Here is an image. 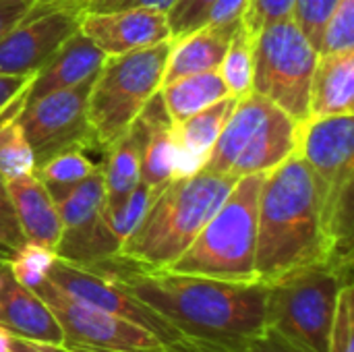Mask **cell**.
Returning a JSON list of instances; mask_svg holds the SVG:
<instances>
[{
  "label": "cell",
  "instance_id": "6da1fadb",
  "mask_svg": "<svg viewBox=\"0 0 354 352\" xmlns=\"http://www.w3.org/2000/svg\"><path fill=\"white\" fill-rule=\"evenodd\" d=\"M104 268L180 338L236 340L266 328V284L261 282H228L172 270H141L120 261Z\"/></svg>",
  "mask_w": 354,
  "mask_h": 352
},
{
  "label": "cell",
  "instance_id": "7a4b0ae2",
  "mask_svg": "<svg viewBox=\"0 0 354 352\" xmlns=\"http://www.w3.org/2000/svg\"><path fill=\"white\" fill-rule=\"evenodd\" d=\"M317 263L353 272L334 255L317 183L305 160L295 154L266 172L261 180L255 278L261 284H272Z\"/></svg>",
  "mask_w": 354,
  "mask_h": 352
},
{
  "label": "cell",
  "instance_id": "3957f363",
  "mask_svg": "<svg viewBox=\"0 0 354 352\" xmlns=\"http://www.w3.org/2000/svg\"><path fill=\"white\" fill-rule=\"evenodd\" d=\"M236 178L199 170L153 189L137 228L122 241L116 261L141 270L170 268L222 205Z\"/></svg>",
  "mask_w": 354,
  "mask_h": 352
},
{
  "label": "cell",
  "instance_id": "277c9868",
  "mask_svg": "<svg viewBox=\"0 0 354 352\" xmlns=\"http://www.w3.org/2000/svg\"><path fill=\"white\" fill-rule=\"evenodd\" d=\"M261 180L263 174L239 178L195 241L166 270L228 282H257L255 247Z\"/></svg>",
  "mask_w": 354,
  "mask_h": 352
},
{
  "label": "cell",
  "instance_id": "5b68a950",
  "mask_svg": "<svg viewBox=\"0 0 354 352\" xmlns=\"http://www.w3.org/2000/svg\"><path fill=\"white\" fill-rule=\"evenodd\" d=\"M297 154L317 183L334 255L353 270L354 114L309 116L299 122Z\"/></svg>",
  "mask_w": 354,
  "mask_h": 352
},
{
  "label": "cell",
  "instance_id": "8992f818",
  "mask_svg": "<svg viewBox=\"0 0 354 352\" xmlns=\"http://www.w3.org/2000/svg\"><path fill=\"white\" fill-rule=\"evenodd\" d=\"M299 122L268 98L251 91L236 100L203 170L243 178L266 174L297 154Z\"/></svg>",
  "mask_w": 354,
  "mask_h": 352
},
{
  "label": "cell",
  "instance_id": "52a82bcc",
  "mask_svg": "<svg viewBox=\"0 0 354 352\" xmlns=\"http://www.w3.org/2000/svg\"><path fill=\"white\" fill-rule=\"evenodd\" d=\"M168 54L170 39L143 50L106 56L87 98V120L97 149L106 151L116 143L160 91Z\"/></svg>",
  "mask_w": 354,
  "mask_h": 352
},
{
  "label": "cell",
  "instance_id": "ba28073f",
  "mask_svg": "<svg viewBox=\"0 0 354 352\" xmlns=\"http://www.w3.org/2000/svg\"><path fill=\"white\" fill-rule=\"evenodd\" d=\"M353 272L317 263L266 284V326L305 352H328L340 288Z\"/></svg>",
  "mask_w": 354,
  "mask_h": 352
},
{
  "label": "cell",
  "instance_id": "9c48e42d",
  "mask_svg": "<svg viewBox=\"0 0 354 352\" xmlns=\"http://www.w3.org/2000/svg\"><path fill=\"white\" fill-rule=\"evenodd\" d=\"M315 62L317 50L292 17L272 21L255 33L253 91L303 122L309 118Z\"/></svg>",
  "mask_w": 354,
  "mask_h": 352
},
{
  "label": "cell",
  "instance_id": "30bf717a",
  "mask_svg": "<svg viewBox=\"0 0 354 352\" xmlns=\"http://www.w3.org/2000/svg\"><path fill=\"white\" fill-rule=\"evenodd\" d=\"M46 187L56 203L62 222V234L56 247V255L64 261L89 268L116 261L120 241L112 234L104 216L102 168L75 185Z\"/></svg>",
  "mask_w": 354,
  "mask_h": 352
},
{
  "label": "cell",
  "instance_id": "8fae6325",
  "mask_svg": "<svg viewBox=\"0 0 354 352\" xmlns=\"http://www.w3.org/2000/svg\"><path fill=\"white\" fill-rule=\"evenodd\" d=\"M35 293L46 301L62 330V346L77 352H166L149 330L64 293L46 280Z\"/></svg>",
  "mask_w": 354,
  "mask_h": 352
},
{
  "label": "cell",
  "instance_id": "7c38bea8",
  "mask_svg": "<svg viewBox=\"0 0 354 352\" xmlns=\"http://www.w3.org/2000/svg\"><path fill=\"white\" fill-rule=\"evenodd\" d=\"M93 79L23 102L17 120L33 149L35 168L64 149H97L87 120V98Z\"/></svg>",
  "mask_w": 354,
  "mask_h": 352
},
{
  "label": "cell",
  "instance_id": "4fadbf2b",
  "mask_svg": "<svg viewBox=\"0 0 354 352\" xmlns=\"http://www.w3.org/2000/svg\"><path fill=\"white\" fill-rule=\"evenodd\" d=\"M48 280L85 303H91L104 311H110L122 319H129L153 332L166 346L180 340V334L176 330H172L149 307L137 301L131 293H127L104 266L89 268L58 257L48 274Z\"/></svg>",
  "mask_w": 354,
  "mask_h": 352
},
{
  "label": "cell",
  "instance_id": "5bb4252c",
  "mask_svg": "<svg viewBox=\"0 0 354 352\" xmlns=\"http://www.w3.org/2000/svg\"><path fill=\"white\" fill-rule=\"evenodd\" d=\"M75 6L25 15L0 35V75H35V71L79 29Z\"/></svg>",
  "mask_w": 354,
  "mask_h": 352
},
{
  "label": "cell",
  "instance_id": "9a60e30c",
  "mask_svg": "<svg viewBox=\"0 0 354 352\" xmlns=\"http://www.w3.org/2000/svg\"><path fill=\"white\" fill-rule=\"evenodd\" d=\"M79 31L89 37L104 56H118L172 39L168 17L158 8L83 12Z\"/></svg>",
  "mask_w": 354,
  "mask_h": 352
},
{
  "label": "cell",
  "instance_id": "2e32d148",
  "mask_svg": "<svg viewBox=\"0 0 354 352\" xmlns=\"http://www.w3.org/2000/svg\"><path fill=\"white\" fill-rule=\"evenodd\" d=\"M0 324L15 338L37 344H62V330L46 301L35 290L19 284L6 261L0 266Z\"/></svg>",
  "mask_w": 354,
  "mask_h": 352
},
{
  "label": "cell",
  "instance_id": "e0dca14e",
  "mask_svg": "<svg viewBox=\"0 0 354 352\" xmlns=\"http://www.w3.org/2000/svg\"><path fill=\"white\" fill-rule=\"evenodd\" d=\"M104 60H106L104 52L100 48H95V44L77 29L35 71V75L27 87L25 102L37 100L46 93L66 89V87H73L77 83H83V81L95 77L97 71L102 68Z\"/></svg>",
  "mask_w": 354,
  "mask_h": 352
},
{
  "label": "cell",
  "instance_id": "ac0fdd59",
  "mask_svg": "<svg viewBox=\"0 0 354 352\" xmlns=\"http://www.w3.org/2000/svg\"><path fill=\"white\" fill-rule=\"evenodd\" d=\"M234 106H236V98L228 95L180 122H172V133H174L176 147H178L174 178L191 176L203 170L212 154V147L218 141Z\"/></svg>",
  "mask_w": 354,
  "mask_h": 352
},
{
  "label": "cell",
  "instance_id": "d6986e66",
  "mask_svg": "<svg viewBox=\"0 0 354 352\" xmlns=\"http://www.w3.org/2000/svg\"><path fill=\"white\" fill-rule=\"evenodd\" d=\"M6 189L25 241L39 243L56 251L62 234V222L48 187L33 172L23 178L6 180Z\"/></svg>",
  "mask_w": 354,
  "mask_h": 352
},
{
  "label": "cell",
  "instance_id": "ffe728a7",
  "mask_svg": "<svg viewBox=\"0 0 354 352\" xmlns=\"http://www.w3.org/2000/svg\"><path fill=\"white\" fill-rule=\"evenodd\" d=\"M145 127L143 147H141V183L158 189L172 180L176 174L178 147L172 133V118L168 116L160 91L147 102L139 114Z\"/></svg>",
  "mask_w": 354,
  "mask_h": 352
},
{
  "label": "cell",
  "instance_id": "44dd1931",
  "mask_svg": "<svg viewBox=\"0 0 354 352\" xmlns=\"http://www.w3.org/2000/svg\"><path fill=\"white\" fill-rule=\"evenodd\" d=\"M354 114V50L317 54L309 116Z\"/></svg>",
  "mask_w": 354,
  "mask_h": 352
},
{
  "label": "cell",
  "instance_id": "7402d4cb",
  "mask_svg": "<svg viewBox=\"0 0 354 352\" xmlns=\"http://www.w3.org/2000/svg\"><path fill=\"white\" fill-rule=\"evenodd\" d=\"M145 127L143 120L131 124V129L104 151L102 174H104V216L116 212L131 191L141 183V147Z\"/></svg>",
  "mask_w": 354,
  "mask_h": 352
},
{
  "label": "cell",
  "instance_id": "603a6c76",
  "mask_svg": "<svg viewBox=\"0 0 354 352\" xmlns=\"http://www.w3.org/2000/svg\"><path fill=\"white\" fill-rule=\"evenodd\" d=\"M232 31L201 25L180 37L170 39V54L166 60L164 83H170L180 77L218 71L226 54Z\"/></svg>",
  "mask_w": 354,
  "mask_h": 352
},
{
  "label": "cell",
  "instance_id": "cb8c5ba5",
  "mask_svg": "<svg viewBox=\"0 0 354 352\" xmlns=\"http://www.w3.org/2000/svg\"><path fill=\"white\" fill-rule=\"evenodd\" d=\"M228 95L230 91L218 71L180 77L160 87L162 104L172 122H180Z\"/></svg>",
  "mask_w": 354,
  "mask_h": 352
},
{
  "label": "cell",
  "instance_id": "d4e9b609",
  "mask_svg": "<svg viewBox=\"0 0 354 352\" xmlns=\"http://www.w3.org/2000/svg\"><path fill=\"white\" fill-rule=\"evenodd\" d=\"M253 66H255V33L241 23L228 41L222 64L218 66L230 95L245 98L253 91Z\"/></svg>",
  "mask_w": 354,
  "mask_h": 352
},
{
  "label": "cell",
  "instance_id": "484cf974",
  "mask_svg": "<svg viewBox=\"0 0 354 352\" xmlns=\"http://www.w3.org/2000/svg\"><path fill=\"white\" fill-rule=\"evenodd\" d=\"M19 108L8 110L0 118V176L4 180L23 178L35 172L33 149L17 120Z\"/></svg>",
  "mask_w": 354,
  "mask_h": 352
},
{
  "label": "cell",
  "instance_id": "4316f807",
  "mask_svg": "<svg viewBox=\"0 0 354 352\" xmlns=\"http://www.w3.org/2000/svg\"><path fill=\"white\" fill-rule=\"evenodd\" d=\"M166 352H305L272 328L236 340H195L180 338L166 346Z\"/></svg>",
  "mask_w": 354,
  "mask_h": 352
},
{
  "label": "cell",
  "instance_id": "83f0119b",
  "mask_svg": "<svg viewBox=\"0 0 354 352\" xmlns=\"http://www.w3.org/2000/svg\"><path fill=\"white\" fill-rule=\"evenodd\" d=\"M56 259H58V255L54 249L44 247L39 243L23 241L6 257V266L19 284L35 290L37 286H41L48 280V274H50Z\"/></svg>",
  "mask_w": 354,
  "mask_h": 352
},
{
  "label": "cell",
  "instance_id": "f1b7e54d",
  "mask_svg": "<svg viewBox=\"0 0 354 352\" xmlns=\"http://www.w3.org/2000/svg\"><path fill=\"white\" fill-rule=\"evenodd\" d=\"M85 151V147L64 149L39 164L35 168V174L46 185H75L102 168V164H95Z\"/></svg>",
  "mask_w": 354,
  "mask_h": 352
},
{
  "label": "cell",
  "instance_id": "f546056e",
  "mask_svg": "<svg viewBox=\"0 0 354 352\" xmlns=\"http://www.w3.org/2000/svg\"><path fill=\"white\" fill-rule=\"evenodd\" d=\"M351 50H354V0H338L324 23L317 54Z\"/></svg>",
  "mask_w": 354,
  "mask_h": 352
},
{
  "label": "cell",
  "instance_id": "4dcf8cb0",
  "mask_svg": "<svg viewBox=\"0 0 354 352\" xmlns=\"http://www.w3.org/2000/svg\"><path fill=\"white\" fill-rule=\"evenodd\" d=\"M328 352H354V286L346 282L340 288L334 319L328 334Z\"/></svg>",
  "mask_w": 354,
  "mask_h": 352
},
{
  "label": "cell",
  "instance_id": "1f68e13d",
  "mask_svg": "<svg viewBox=\"0 0 354 352\" xmlns=\"http://www.w3.org/2000/svg\"><path fill=\"white\" fill-rule=\"evenodd\" d=\"M151 195H153V189L139 183L131 191V195L122 201V205L116 212H112L110 216H106V222H108L112 234L120 241V245L137 228L139 220L143 218V214H145V210H147V205L151 201Z\"/></svg>",
  "mask_w": 354,
  "mask_h": 352
},
{
  "label": "cell",
  "instance_id": "d6a6232c",
  "mask_svg": "<svg viewBox=\"0 0 354 352\" xmlns=\"http://www.w3.org/2000/svg\"><path fill=\"white\" fill-rule=\"evenodd\" d=\"M214 4H216V0H176L166 10L170 31H172V39L201 27Z\"/></svg>",
  "mask_w": 354,
  "mask_h": 352
},
{
  "label": "cell",
  "instance_id": "836d02e7",
  "mask_svg": "<svg viewBox=\"0 0 354 352\" xmlns=\"http://www.w3.org/2000/svg\"><path fill=\"white\" fill-rule=\"evenodd\" d=\"M336 2L338 0H295V8L290 17L297 21V25L301 27V31L307 35V39L313 44L315 50L319 48L324 23Z\"/></svg>",
  "mask_w": 354,
  "mask_h": 352
},
{
  "label": "cell",
  "instance_id": "e575fe53",
  "mask_svg": "<svg viewBox=\"0 0 354 352\" xmlns=\"http://www.w3.org/2000/svg\"><path fill=\"white\" fill-rule=\"evenodd\" d=\"M292 8H295V0H251L247 12L243 17V23L253 33H257L263 25L284 19V17H290Z\"/></svg>",
  "mask_w": 354,
  "mask_h": 352
},
{
  "label": "cell",
  "instance_id": "d590c367",
  "mask_svg": "<svg viewBox=\"0 0 354 352\" xmlns=\"http://www.w3.org/2000/svg\"><path fill=\"white\" fill-rule=\"evenodd\" d=\"M23 241L25 237L19 228L12 201L6 189V180L0 176V251L4 255H10Z\"/></svg>",
  "mask_w": 354,
  "mask_h": 352
},
{
  "label": "cell",
  "instance_id": "8d00e7d4",
  "mask_svg": "<svg viewBox=\"0 0 354 352\" xmlns=\"http://www.w3.org/2000/svg\"><path fill=\"white\" fill-rule=\"evenodd\" d=\"M249 4H251V0H216V4L212 6L203 25L234 31L243 23V17H245Z\"/></svg>",
  "mask_w": 354,
  "mask_h": 352
},
{
  "label": "cell",
  "instance_id": "74e56055",
  "mask_svg": "<svg viewBox=\"0 0 354 352\" xmlns=\"http://www.w3.org/2000/svg\"><path fill=\"white\" fill-rule=\"evenodd\" d=\"M31 79L33 75H0V118L8 110L23 106Z\"/></svg>",
  "mask_w": 354,
  "mask_h": 352
},
{
  "label": "cell",
  "instance_id": "f35d334b",
  "mask_svg": "<svg viewBox=\"0 0 354 352\" xmlns=\"http://www.w3.org/2000/svg\"><path fill=\"white\" fill-rule=\"evenodd\" d=\"M176 0H87L83 12H106L120 8H158L168 10Z\"/></svg>",
  "mask_w": 354,
  "mask_h": 352
},
{
  "label": "cell",
  "instance_id": "ab89813d",
  "mask_svg": "<svg viewBox=\"0 0 354 352\" xmlns=\"http://www.w3.org/2000/svg\"><path fill=\"white\" fill-rule=\"evenodd\" d=\"M31 0H0V35L25 17Z\"/></svg>",
  "mask_w": 354,
  "mask_h": 352
},
{
  "label": "cell",
  "instance_id": "60d3db41",
  "mask_svg": "<svg viewBox=\"0 0 354 352\" xmlns=\"http://www.w3.org/2000/svg\"><path fill=\"white\" fill-rule=\"evenodd\" d=\"M85 2L87 0H33L25 15H39V12H48L54 8H64V6H75L83 12Z\"/></svg>",
  "mask_w": 354,
  "mask_h": 352
},
{
  "label": "cell",
  "instance_id": "b9f144b4",
  "mask_svg": "<svg viewBox=\"0 0 354 352\" xmlns=\"http://www.w3.org/2000/svg\"><path fill=\"white\" fill-rule=\"evenodd\" d=\"M12 352H77L73 349H66L62 344H37V342H27L21 338L12 336Z\"/></svg>",
  "mask_w": 354,
  "mask_h": 352
},
{
  "label": "cell",
  "instance_id": "7bdbcfd3",
  "mask_svg": "<svg viewBox=\"0 0 354 352\" xmlns=\"http://www.w3.org/2000/svg\"><path fill=\"white\" fill-rule=\"evenodd\" d=\"M0 352H12V334L0 324Z\"/></svg>",
  "mask_w": 354,
  "mask_h": 352
},
{
  "label": "cell",
  "instance_id": "ee69618b",
  "mask_svg": "<svg viewBox=\"0 0 354 352\" xmlns=\"http://www.w3.org/2000/svg\"><path fill=\"white\" fill-rule=\"evenodd\" d=\"M6 257H8V255H4V253H2V251H0V266H2V263H4V261H6Z\"/></svg>",
  "mask_w": 354,
  "mask_h": 352
},
{
  "label": "cell",
  "instance_id": "f6af8a7d",
  "mask_svg": "<svg viewBox=\"0 0 354 352\" xmlns=\"http://www.w3.org/2000/svg\"><path fill=\"white\" fill-rule=\"evenodd\" d=\"M31 2H33V0H31Z\"/></svg>",
  "mask_w": 354,
  "mask_h": 352
}]
</instances>
